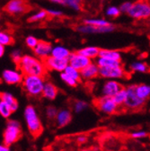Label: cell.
I'll return each instance as SVG.
<instances>
[{
  "instance_id": "1",
  "label": "cell",
  "mask_w": 150,
  "mask_h": 151,
  "mask_svg": "<svg viewBox=\"0 0 150 151\" xmlns=\"http://www.w3.org/2000/svg\"><path fill=\"white\" fill-rule=\"evenodd\" d=\"M16 65L24 76L32 75L44 77L47 73V68L43 60L32 55H23Z\"/></svg>"
},
{
  "instance_id": "2",
  "label": "cell",
  "mask_w": 150,
  "mask_h": 151,
  "mask_svg": "<svg viewBox=\"0 0 150 151\" xmlns=\"http://www.w3.org/2000/svg\"><path fill=\"white\" fill-rule=\"evenodd\" d=\"M24 116L29 133L35 139L40 137L43 132V125L36 108L32 104L27 105L24 111Z\"/></svg>"
},
{
  "instance_id": "3",
  "label": "cell",
  "mask_w": 150,
  "mask_h": 151,
  "mask_svg": "<svg viewBox=\"0 0 150 151\" xmlns=\"http://www.w3.org/2000/svg\"><path fill=\"white\" fill-rule=\"evenodd\" d=\"M44 83H45L44 77L25 75L24 76L23 81L21 84L24 91L25 92L27 96L36 98L42 96Z\"/></svg>"
},
{
  "instance_id": "4",
  "label": "cell",
  "mask_w": 150,
  "mask_h": 151,
  "mask_svg": "<svg viewBox=\"0 0 150 151\" xmlns=\"http://www.w3.org/2000/svg\"><path fill=\"white\" fill-rule=\"evenodd\" d=\"M23 136L21 124L18 121L9 120L3 132V143L11 147Z\"/></svg>"
},
{
  "instance_id": "5",
  "label": "cell",
  "mask_w": 150,
  "mask_h": 151,
  "mask_svg": "<svg viewBox=\"0 0 150 151\" xmlns=\"http://www.w3.org/2000/svg\"><path fill=\"white\" fill-rule=\"evenodd\" d=\"M127 14L135 20H143V19L150 18L149 0H138L132 3V6Z\"/></svg>"
},
{
  "instance_id": "6",
  "label": "cell",
  "mask_w": 150,
  "mask_h": 151,
  "mask_svg": "<svg viewBox=\"0 0 150 151\" xmlns=\"http://www.w3.org/2000/svg\"><path fill=\"white\" fill-rule=\"evenodd\" d=\"M127 91V97L123 107L131 111H137L141 110L146 102L140 99L135 92V85H130L126 88Z\"/></svg>"
},
{
  "instance_id": "7",
  "label": "cell",
  "mask_w": 150,
  "mask_h": 151,
  "mask_svg": "<svg viewBox=\"0 0 150 151\" xmlns=\"http://www.w3.org/2000/svg\"><path fill=\"white\" fill-rule=\"evenodd\" d=\"M93 104H95V106L96 107V109H98V111L107 115L114 114L119 110V106L116 104L113 98L111 96H101L95 100Z\"/></svg>"
},
{
  "instance_id": "8",
  "label": "cell",
  "mask_w": 150,
  "mask_h": 151,
  "mask_svg": "<svg viewBox=\"0 0 150 151\" xmlns=\"http://www.w3.org/2000/svg\"><path fill=\"white\" fill-rule=\"evenodd\" d=\"M99 76L104 79H122L128 78V73L122 65L112 67H100Z\"/></svg>"
},
{
  "instance_id": "9",
  "label": "cell",
  "mask_w": 150,
  "mask_h": 151,
  "mask_svg": "<svg viewBox=\"0 0 150 151\" xmlns=\"http://www.w3.org/2000/svg\"><path fill=\"white\" fill-rule=\"evenodd\" d=\"M115 25L111 24L107 26H95L91 24H82L76 26V31L83 34H99V33H109L115 30Z\"/></svg>"
},
{
  "instance_id": "10",
  "label": "cell",
  "mask_w": 150,
  "mask_h": 151,
  "mask_svg": "<svg viewBox=\"0 0 150 151\" xmlns=\"http://www.w3.org/2000/svg\"><path fill=\"white\" fill-rule=\"evenodd\" d=\"M44 65L47 70H52L56 72H63L68 65L67 59H59L52 56H49L48 58L43 60Z\"/></svg>"
},
{
  "instance_id": "11",
  "label": "cell",
  "mask_w": 150,
  "mask_h": 151,
  "mask_svg": "<svg viewBox=\"0 0 150 151\" xmlns=\"http://www.w3.org/2000/svg\"><path fill=\"white\" fill-rule=\"evenodd\" d=\"M4 9L9 14L18 15L26 13L29 8L25 0H10Z\"/></svg>"
},
{
  "instance_id": "12",
  "label": "cell",
  "mask_w": 150,
  "mask_h": 151,
  "mask_svg": "<svg viewBox=\"0 0 150 151\" xmlns=\"http://www.w3.org/2000/svg\"><path fill=\"white\" fill-rule=\"evenodd\" d=\"M24 75L17 69H6L1 75V80L6 85H19L23 81Z\"/></svg>"
},
{
  "instance_id": "13",
  "label": "cell",
  "mask_w": 150,
  "mask_h": 151,
  "mask_svg": "<svg viewBox=\"0 0 150 151\" xmlns=\"http://www.w3.org/2000/svg\"><path fill=\"white\" fill-rule=\"evenodd\" d=\"M67 60H68L69 66L77 68L79 71L82 70L83 68H85L86 66H88L92 62V60H90L85 56H83L82 54L78 53V51L71 53L68 57Z\"/></svg>"
},
{
  "instance_id": "14",
  "label": "cell",
  "mask_w": 150,
  "mask_h": 151,
  "mask_svg": "<svg viewBox=\"0 0 150 151\" xmlns=\"http://www.w3.org/2000/svg\"><path fill=\"white\" fill-rule=\"evenodd\" d=\"M122 87V86L115 79H109L105 81L101 87V96L112 97Z\"/></svg>"
},
{
  "instance_id": "15",
  "label": "cell",
  "mask_w": 150,
  "mask_h": 151,
  "mask_svg": "<svg viewBox=\"0 0 150 151\" xmlns=\"http://www.w3.org/2000/svg\"><path fill=\"white\" fill-rule=\"evenodd\" d=\"M51 49H52V45L50 42L46 41H39V42L37 43V45L33 49V52L37 58L43 60L44 59L50 56Z\"/></svg>"
},
{
  "instance_id": "16",
  "label": "cell",
  "mask_w": 150,
  "mask_h": 151,
  "mask_svg": "<svg viewBox=\"0 0 150 151\" xmlns=\"http://www.w3.org/2000/svg\"><path fill=\"white\" fill-rule=\"evenodd\" d=\"M55 122L59 128H63L68 125L72 121V112L67 108H63L58 111L57 115L55 118Z\"/></svg>"
},
{
  "instance_id": "17",
  "label": "cell",
  "mask_w": 150,
  "mask_h": 151,
  "mask_svg": "<svg viewBox=\"0 0 150 151\" xmlns=\"http://www.w3.org/2000/svg\"><path fill=\"white\" fill-rule=\"evenodd\" d=\"M81 78L84 80H92L99 76V67L95 62H91L85 68L80 70Z\"/></svg>"
},
{
  "instance_id": "18",
  "label": "cell",
  "mask_w": 150,
  "mask_h": 151,
  "mask_svg": "<svg viewBox=\"0 0 150 151\" xmlns=\"http://www.w3.org/2000/svg\"><path fill=\"white\" fill-rule=\"evenodd\" d=\"M58 93H59V89L57 86H56L52 82L45 81L44 86L42 89V96L43 98L52 101V100L56 99V97L58 96Z\"/></svg>"
},
{
  "instance_id": "19",
  "label": "cell",
  "mask_w": 150,
  "mask_h": 151,
  "mask_svg": "<svg viewBox=\"0 0 150 151\" xmlns=\"http://www.w3.org/2000/svg\"><path fill=\"white\" fill-rule=\"evenodd\" d=\"M99 57H103L112 60L121 61L122 60V54L120 50H109V49H100Z\"/></svg>"
},
{
  "instance_id": "20",
  "label": "cell",
  "mask_w": 150,
  "mask_h": 151,
  "mask_svg": "<svg viewBox=\"0 0 150 151\" xmlns=\"http://www.w3.org/2000/svg\"><path fill=\"white\" fill-rule=\"evenodd\" d=\"M135 92L137 93V96L145 102H146L150 98V86L149 85H146V84L135 85Z\"/></svg>"
},
{
  "instance_id": "21",
  "label": "cell",
  "mask_w": 150,
  "mask_h": 151,
  "mask_svg": "<svg viewBox=\"0 0 150 151\" xmlns=\"http://www.w3.org/2000/svg\"><path fill=\"white\" fill-rule=\"evenodd\" d=\"M71 54L70 50L61 45H57L54 46L51 49L50 56L55 57V58H59V59H68L69 55Z\"/></svg>"
},
{
  "instance_id": "22",
  "label": "cell",
  "mask_w": 150,
  "mask_h": 151,
  "mask_svg": "<svg viewBox=\"0 0 150 151\" xmlns=\"http://www.w3.org/2000/svg\"><path fill=\"white\" fill-rule=\"evenodd\" d=\"M1 100L4 101L5 103H6L11 109L13 110V111H16L19 108V103H18L17 99L13 96L12 93H8V92H4L1 93Z\"/></svg>"
},
{
  "instance_id": "23",
  "label": "cell",
  "mask_w": 150,
  "mask_h": 151,
  "mask_svg": "<svg viewBox=\"0 0 150 151\" xmlns=\"http://www.w3.org/2000/svg\"><path fill=\"white\" fill-rule=\"evenodd\" d=\"M99 51H100V49L95 46H87L78 50V53L82 54L83 56L87 57L90 60L96 59L99 56Z\"/></svg>"
},
{
  "instance_id": "24",
  "label": "cell",
  "mask_w": 150,
  "mask_h": 151,
  "mask_svg": "<svg viewBox=\"0 0 150 151\" xmlns=\"http://www.w3.org/2000/svg\"><path fill=\"white\" fill-rule=\"evenodd\" d=\"M129 68L132 72L146 74L150 70L149 66L144 61H134L129 65Z\"/></svg>"
},
{
  "instance_id": "25",
  "label": "cell",
  "mask_w": 150,
  "mask_h": 151,
  "mask_svg": "<svg viewBox=\"0 0 150 151\" xmlns=\"http://www.w3.org/2000/svg\"><path fill=\"white\" fill-rule=\"evenodd\" d=\"M95 63L96 65L100 67H112V66H120L122 65L121 61H116V60H112L107 58H103V57H97L95 59Z\"/></svg>"
},
{
  "instance_id": "26",
  "label": "cell",
  "mask_w": 150,
  "mask_h": 151,
  "mask_svg": "<svg viewBox=\"0 0 150 151\" xmlns=\"http://www.w3.org/2000/svg\"><path fill=\"white\" fill-rule=\"evenodd\" d=\"M49 16L48 13L46 10H39L35 12L34 14H32L29 18H28V22L29 23H38V22H42Z\"/></svg>"
},
{
  "instance_id": "27",
  "label": "cell",
  "mask_w": 150,
  "mask_h": 151,
  "mask_svg": "<svg viewBox=\"0 0 150 151\" xmlns=\"http://www.w3.org/2000/svg\"><path fill=\"white\" fill-rule=\"evenodd\" d=\"M83 24H91L95 26H107L111 23L104 18H86L83 21Z\"/></svg>"
},
{
  "instance_id": "28",
  "label": "cell",
  "mask_w": 150,
  "mask_h": 151,
  "mask_svg": "<svg viewBox=\"0 0 150 151\" xmlns=\"http://www.w3.org/2000/svg\"><path fill=\"white\" fill-rule=\"evenodd\" d=\"M126 97H127V91H126V88H124L123 86L114 94L113 96H112L114 102L116 103V104L119 107L123 106L125 100H126Z\"/></svg>"
},
{
  "instance_id": "29",
  "label": "cell",
  "mask_w": 150,
  "mask_h": 151,
  "mask_svg": "<svg viewBox=\"0 0 150 151\" xmlns=\"http://www.w3.org/2000/svg\"><path fill=\"white\" fill-rule=\"evenodd\" d=\"M82 1L83 0H62V6L78 12L82 8Z\"/></svg>"
},
{
  "instance_id": "30",
  "label": "cell",
  "mask_w": 150,
  "mask_h": 151,
  "mask_svg": "<svg viewBox=\"0 0 150 151\" xmlns=\"http://www.w3.org/2000/svg\"><path fill=\"white\" fill-rule=\"evenodd\" d=\"M13 113V110L6 103L2 100L0 101V116L3 117L4 119H9Z\"/></svg>"
},
{
  "instance_id": "31",
  "label": "cell",
  "mask_w": 150,
  "mask_h": 151,
  "mask_svg": "<svg viewBox=\"0 0 150 151\" xmlns=\"http://www.w3.org/2000/svg\"><path fill=\"white\" fill-rule=\"evenodd\" d=\"M14 42V40L11 33L0 30V44H2L4 46H9L12 45Z\"/></svg>"
},
{
  "instance_id": "32",
  "label": "cell",
  "mask_w": 150,
  "mask_h": 151,
  "mask_svg": "<svg viewBox=\"0 0 150 151\" xmlns=\"http://www.w3.org/2000/svg\"><path fill=\"white\" fill-rule=\"evenodd\" d=\"M65 72L67 75H68L69 77H71L72 78H74L76 81H78V83L81 82L82 80V78H81V75H80V71L78 70L77 68H75L69 65H67V67L65 68V70L63 71Z\"/></svg>"
},
{
  "instance_id": "33",
  "label": "cell",
  "mask_w": 150,
  "mask_h": 151,
  "mask_svg": "<svg viewBox=\"0 0 150 151\" xmlns=\"http://www.w3.org/2000/svg\"><path fill=\"white\" fill-rule=\"evenodd\" d=\"M88 107V104L83 100H75L72 104V109L76 113H80L85 111Z\"/></svg>"
},
{
  "instance_id": "34",
  "label": "cell",
  "mask_w": 150,
  "mask_h": 151,
  "mask_svg": "<svg viewBox=\"0 0 150 151\" xmlns=\"http://www.w3.org/2000/svg\"><path fill=\"white\" fill-rule=\"evenodd\" d=\"M60 78L61 80L68 86L70 87H76L78 85V82L76 81L74 78H72L71 77H69L68 75H67L65 72H61L60 73Z\"/></svg>"
},
{
  "instance_id": "35",
  "label": "cell",
  "mask_w": 150,
  "mask_h": 151,
  "mask_svg": "<svg viewBox=\"0 0 150 151\" xmlns=\"http://www.w3.org/2000/svg\"><path fill=\"white\" fill-rule=\"evenodd\" d=\"M121 14V11L119 6H110L105 10V15L110 18H116Z\"/></svg>"
},
{
  "instance_id": "36",
  "label": "cell",
  "mask_w": 150,
  "mask_h": 151,
  "mask_svg": "<svg viewBox=\"0 0 150 151\" xmlns=\"http://www.w3.org/2000/svg\"><path fill=\"white\" fill-rule=\"evenodd\" d=\"M58 109L56 108L55 106L53 105H50L46 108V116L47 118L50 120V121H52V120H55L56 118V115H57L58 113Z\"/></svg>"
},
{
  "instance_id": "37",
  "label": "cell",
  "mask_w": 150,
  "mask_h": 151,
  "mask_svg": "<svg viewBox=\"0 0 150 151\" xmlns=\"http://www.w3.org/2000/svg\"><path fill=\"white\" fill-rule=\"evenodd\" d=\"M39 41L40 40L37 39L36 37H34L32 35H29V36L26 37V39H25V44H26V46L28 48L33 50L35 48V46L37 45V43L39 42Z\"/></svg>"
},
{
  "instance_id": "38",
  "label": "cell",
  "mask_w": 150,
  "mask_h": 151,
  "mask_svg": "<svg viewBox=\"0 0 150 151\" xmlns=\"http://www.w3.org/2000/svg\"><path fill=\"white\" fill-rule=\"evenodd\" d=\"M22 57H23V54H22L20 50H14L11 52V59L15 64H17L18 62H19V60H21Z\"/></svg>"
},
{
  "instance_id": "39",
  "label": "cell",
  "mask_w": 150,
  "mask_h": 151,
  "mask_svg": "<svg viewBox=\"0 0 150 151\" xmlns=\"http://www.w3.org/2000/svg\"><path fill=\"white\" fill-rule=\"evenodd\" d=\"M131 6H132V3L129 2V1H125V2H123V3L119 6L121 13L128 14V12L129 11V9H130V7H131Z\"/></svg>"
},
{
  "instance_id": "40",
  "label": "cell",
  "mask_w": 150,
  "mask_h": 151,
  "mask_svg": "<svg viewBox=\"0 0 150 151\" xmlns=\"http://www.w3.org/2000/svg\"><path fill=\"white\" fill-rule=\"evenodd\" d=\"M48 14L52 17H61L64 15V13L61 10H57V9H47L46 10Z\"/></svg>"
},
{
  "instance_id": "41",
  "label": "cell",
  "mask_w": 150,
  "mask_h": 151,
  "mask_svg": "<svg viewBox=\"0 0 150 151\" xmlns=\"http://www.w3.org/2000/svg\"><path fill=\"white\" fill-rule=\"evenodd\" d=\"M131 138L132 139H144L147 136L146 132L143 131V130H138V131H134L131 133Z\"/></svg>"
},
{
  "instance_id": "42",
  "label": "cell",
  "mask_w": 150,
  "mask_h": 151,
  "mask_svg": "<svg viewBox=\"0 0 150 151\" xmlns=\"http://www.w3.org/2000/svg\"><path fill=\"white\" fill-rule=\"evenodd\" d=\"M0 151H11V149L9 146L2 143V144H0Z\"/></svg>"
},
{
  "instance_id": "43",
  "label": "cell",
  "mask_w": 150,
  "mask_h": 151,
  "mask_svg": "<svg viewBox=\"0 0 150 151\" xmlns=\"http://www.w3.org/2000/svg\"><path fill=\"white\" fill-rule=\"evenodd\" d=\"M6 46L0 44V58H2V57L4 56L5 52H6V49H5Z\"/></svg>"
},
{
  "instance_id": "44",
  "label": "cell",
  "mask_w": 150,
  "mask_h": 151,
  "mask_svg": "<svg viewBox=\"0 0 150 151\" xmlns=\"http://www.w3.org/2000/svg\"><path fill=\"white\" fill-rule=\"evenodd\" d=\"M85 141H86V138L85 137H79L78 138V142L83 143V142H85Z\"/></svg>"
},
{
  "instance_id": "45",
  "label": "cell",
  "mask_w": 150,
  "mask_h": 151,
  "mask_svg": "<svg viewBox=\"0 0 150 151\" xmlns=\"http://www.w3.org/2000/svg\"><path fill=\"white\" fill-rule=\"evenodd\" d=\"M0 101H1V93H0Z\"/></svg>"
},
{
  "instance_id": "46",
  "label": "cell",
  "mask_w": 150,
  "mask_h": 151,
  "mask_svg": "<svg viewBox=\"0 0 150 151\" xmlns=\"http://www.w3.org/2000/svg\"><path fill=\"white\" fill-rule=\"evenodd\" d=\"M1 18H2V17H1V14H0V20H1Z\"/></svg>"
},
{
  "instance_id": "47",
  "label": "cell",
  "mask_w": 150,
  "mask_h": 151,
  "mask_svg": "<svg viewBox=\"0 0 150 151\" xmlns=\"http://www.w3.org/2000/svg\"><path fill=\"white\" fill-rule=\"evenodd\" d=\"M86 151H88V150H86Z\"/></svg>"
}]
</instances>
